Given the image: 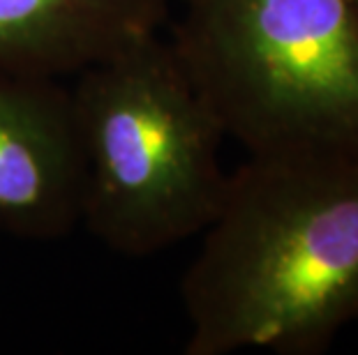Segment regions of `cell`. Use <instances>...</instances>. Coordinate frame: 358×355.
I'll return each instance as SVG.
<instances>
[{"label":"cell","instance_id":"2","mask_svg":"<svg viewBox=\"0 0 358 355\" xmlns=\"http://www.w3.org/2000/svg\"><path fill=\"white\" fill-rule=\"evenodd\" d=\"M83 162L81 224L129 259L201 236L222 203L227 139L171 42L141 37L70 88Z\"/></svg>","mask_w":358,"mask_h":355},{"label":"cell","instance_id":"5","mask_svg":"<svg viewBox=\"0 0 358 355\" xmlns=\"http://www.w3.org/2000/svg\"><path fill=\"white\" fill-rule=\"evenodd\" d=\"M173 0H0V72L77 77L162 33Z\"/></svg>","mask_w":358,"mask_h":355},{"label":"cell","instance_id":"3","mask_svg":"<svg viewBox=\"0 0 358 355\" xmlns=\"http://www.w3.org/2000/svg\"><path fill=\"white\" fill-rule=\"evenodd\" d=\"M171 47L248 155L358 157V19L349 0H173Z\"/></svg>","mask_w":358,"mask_h":355},{"label":"cell","instance_id":"4","mask_svg":"<svg viewBox=\"0 0 358 355\" xmlns=\"http://www.w3.org/2000/svg\"><path fill=\"white\" fill-rule=\"evenodd\" d=\"M83 162L60 79L0 72V233L49 243L81 224Z\"/></svg>","mask_w":358,"mask_h":355},{"label":"cell","instance_id":"1","mask_svg":"<svg viewBox=\"0 0 358 355\" xmlns=\"http://www.w3.org/2000/svg\"><path fill=\"white\" fill-rule=\"evenodd\" d=\"M185 355H322L358 321V157L248 155L180 282Z\"/></svg>","mask_w":358,"mask_h":355},{"label":"cell","instance_id":"6","mask_svg":"<svg viewBox=\"0 0 358 355\" xmlns=\"http://www.w3.org/2000/svg\"><path fill=\"white\" fill-rule=\"evenodd\" d=\"M352 3V7H354V14H356V19H358V0H349Z\"/></svg>","mask_w":358,"mask_h":355}]
</instances>
